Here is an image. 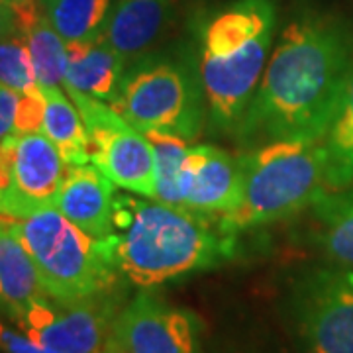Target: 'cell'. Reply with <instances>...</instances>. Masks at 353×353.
I'll use <instances>...</instances> for the list:
<instances>
[{
    "mask_svg": "<svg viewBox=\"0 0 353 353\" xmlns=\"http://www.w3.org/2000/svg\"><path fill=\"white\" fill-rule=\"evenodd\" d=\"M352 63L347 26L330 14H299L281 32L236 136L322 141Z\"/></svg>",
    "mask_w": 353,
    "mask_h": 353,
    "instance_id": "obj_1",
    "label": "cell"
},
{
    "mask_svg": "<svg viewBox=\"0 0 353 353\" xmlns=\"http://www.w3.org/2000/svg\"><path fill=\"white\" fill-rule=\"evenodd\" d=\"M118 277L153 289L232 261L236 236L212 228L206 218L143 201L124 192L114 202V232L106 238Z\"/></svg>",
    "mask_w": 353,
    "mask_h": 353,
    "instance_id": "obj_2",
    "label": "cell"
},
{
    "mask_svg": "<svg viewBox=\"0 0 353 353\" xmlns=\"http://www.w3.org/2000/svg\"><path fill=\"white\" fill-rule=\"evenodd\" d=\"M277 24L273 0H236L204 18L194 51L206 112L220 132H238L261 83Z\"/></svg>",
    "mask_w": 353,
    "mask_h": 353,
    "instance_id": "obj_3",
    "label": "cell"
},
{
    "mask_svg": "<svg viewBox=\"0 0 353 353\" xmlns=\"http://www.w3.org/2000/svg\"><path fill=\"white\" fill-rule=\"evenodd\" d=\"M240 204L218 220L228 236L267 226L312 206L328 189L320 141L281 139L241 155Z\"/></svg>",
    "mask_w": 353,
    "mask_h": 353,
    "instance_id": "obj_4",
    "label": "cell"
},
{
    "mask_svg": "<svg viewBox=\"0 0 353 353\" xmlns=\"http://www.w3.org/2000/svg\"><path fill=\"white\" fill-rule=\"evenodd\" d=\"M8 224L34 259L46 294L81 301L114 289V269L106 238H92L55 206Z\"/></svg>",
    "mask_w": 353,
    "mask_h": 353,
    "instance_id": "obj_5",
    "label": "cell"
},
{
    "mask_svg": "<svg viewBox=\"0 0 353 353\" xmlns=\"http://www.w3.org/2000/svg\"><path fill=\"white\" fill-rule=\"evenodd\" d=\"M141 134L161 132L194 139L206 114L194 53L139 55L128 67L118 99L110 104Z\"/></svg>",
    "mask_w": 353,
    "mask_h": 353,
    "instance_id": "obj_6",
    "label": "cell"
},
{
    "mask_svg": "<svg viewBox=\"0 0 353 353\" xmlns=\"http://www.w3.org/2000/svg\"><path fill=\"white\" fill-rule=\"evenodd\" d=\"M81 114L90 138V163L116 187L155 196L153 148L145 134L128 124L110 104L79 92H67Z\"/></svg>",
    "mask_w": 353,
    "mask_h": 353,
    "instance_id": "obj_7",
    "label": "cell"
},
{
    "mask_svg": "<svg viewBox=\"0 0 353 353\" xmlns=\"http://www.w3.org/2000/svg\"><path fill=\"white\" fill-rule=\"evenodd\" d=\"M292 316L306 353H353V269L306 271L292 289Z\"/></svg>",
    "mask_w": 353,
    "mask_h": 353,
    "instance_id": "obj_8",
    "label": "cell"
},
{
    "mask_svg": "<svg viewBox=\"0 0 353 353\" xmlns=\"http://www.w3.org/2000/svg\"><path fill=\"white\" fill-rule=\"evenodd\" d=\"M112 290L81 301L43 294L18 320L26 336L57 353H97L112 334L118 316Z\"/></svg>",
    "mask_w": 353,
    "mask_h": 353,
    "instance_id": "obj_9",
    "label": "cell"
},
{
    "mask_svg": "<svg viewBox=\"0 0 353 353\" xmlns=\"http://www.w3.org/2000/svg\"><path fill=\"white\" fill-rule=\"evenodd\" d=\"M201 320L148 289L118 312L110 340L122 353H204Z\"/></svg>",
    "mask_w": 353,
    "mask_h": 353,
    "instance_id": "obj_10",
    "label": "cell"
},
{
    "mask_svg": "<svg viewBox=\"0 0 353 353\" xmlns=\"http://www.w3.org/2000/svg\"><path fill=\"white\" fill-rule=\"evenodd\" d=\"M63 179V157L43 132L18 134L10 187L0 201V218H26L55 206Z\"/></svg>",
    "mask_w": 353,
    "mask_h": 353,
    "instance_id": "obj_11",
    "label": "cell"
},
{
    "mask_svg": "<svg viewBox=\"0 0 353 353\" xmlns=\"http://www.w3.org/2000/svg\"><path fill=\"white\" fill-rule=\"evenodd\" d=\"M243 165L214 145L189 148L183 171V210L218 220L232 212L241 201Z\"/></svg>",
    "mask_w": 353,
    "mask_h": 353,
    "instance_id": "obj_12",
    "label": "cell"
},
{
    "mask_svg": "<svg viewBox=\"0 0 353 353\" xmlns=\"http://www.w3.org/2000/svg\"><path fill=\"white\" fill-rule=\"evenodd\" d=\"M116 194V185L94 165H73L65 173L55 208L92 238H108Z\"/></svg>",
    "mask_w": 353,
    "mask_h": 353,
    "instance_id": "obj_13",
    "label": "cell"
},
{
    "mask_svg": "<svg viewBox=\"0 0 353 353\" xmlns=\"http://www.w3.org/2000/svg\"><path fill=\"white\" fill-rule=\"evenodd\" d=\"M65 92H79L94 101L112 104L126 73V57L104 39L67 43Z\"/></svg>",
    "mask_w": 353,
    "mask_h": 353,
    "instance_id": "obj_14",
    "label": "cell"
},
{
    "mask_svg": "<svg viewBox=\"0 0 353 353\" xmlns=\"http://www.w3.org/2000/svg\"><path fill=\"white\" fill-rule=\"evenodd\" d=\"M0 218V308L16 320L46 294L34 259L8 224Z\"/></svg>",
    "mask_w": 353,
    "mask_h": 353,
    "instance_id": "obj_15",
    "label": "cell"
},
{
    "mask_svg": "<svg viewBox=\"0 0 353 353\" xmlns=\"http://www.w3.org/2000/svg\"><path fill=\"white\" fill-rule=\"evenodd\" d=\"M169 0H114L104 39L126 59L139 57L159 36Z\"/></svg>",
    "mask_w": 353,
    "mask_h": 353,
    "instance_id": "obj_16",
    "label": "cell"
},
{
    "mask_svg": "<svg viewBox=\"0 0 353 353\" xmlns=\"http://www.w3.org/2000/svg\"><path fill=\"white\" fill-rule=\"evenodd\" d=\"M316 241L332 263L353 269V189L326 190L312 204Z\"/></svg>",
    "mask_w": 353,
    "mask_h": 353,
    "instance_id": "obj_17",
    "label": "cell"
},
{
    "mask_svg": "<svg viewBox=\"0 0 353 353\" xmlns=\"http://www.w3.org/2000/svg\"><path fill=\"white\" fill-rule=\"evenodd\" d=\"M46 97L43 134L55 143L65 165L90 163V138L87 126L69 97L59 87H39Z\"/></svg>",
    "mask_w": 353,
    "mask_h": 353,
    "instance_id": "obj_18",
    "label": "cell"
},
{
    "mask_svg": "<svg viewBox=\"0 0 353 353\" xmlns=\"http://www.w3.org/2000/svg\"><path fill=\"white\" fill-rule=\"evenodd\" d=\"M326 157V183L328 189H347L353 185V63L340 102L332 118L326 136L322 138Z\"/></svg>",
    "mask_w": 353,
    "mask_h": 353,
    "instance_id": "obj_19",
    "label": "cell"
},
{
    "mask_svg": "<svg viewBox=\"0 0 353 353\" xmlns=\"http://www.w3.org/2000/svg\"><path fill=\"white\" fill-rule=\"evenodd\" d=\"M110 10L112 0H51L43 6L51 26L67 43L102 38Z\"/></svg>",
    "mask_w": 353,
    "mask_h": 353,
    "instance_id": "obj_20",
    "label": "cell"
},
{
    "mask_svg": "<svg viewBox=\"0 0 353 353\" xmlns=\"http://www.w3.org/2000/svg\"><path fill=\"white\" fill-rule=\"evenodd\" d=\"M153 148V171H155V196L173 208H183V171L189 153L187 139L161 132L145 134Z\"/></svg>",
    "mask_w": 353,
    "mask_h": 353,
    "instance_id": "obj_21",
    "label": "cell"
},
{
    "mask_svg": "<svg viewBox=\"0 0 353 353\" xmlns=\"http://www.w3.org/2000/svg\"><path fill=\"white\" fill-rule=\"evenodd\" d=\"M38 87H59L67 71V41L51 26L46 12L24 32Z\"/></svg>",
    "mask_w": 353,
    "mask_h": 353,
    "instance_id": "obj_22",
    "label": "cell"
},
{
    "mask_svg": "<svg viewBox=\"0 0 353 353\" xmlns=\"http://www.w3.org/2000/svg\"><path fill=\"white\" fill-rule=\"evenodd\" d=\"M0 85L12 88L20 94L38 88L28 41L20 32L0 39Z\"/></svg>",
    "mask_w": 353,
    "mask_h": 353,
    "instance_id": "obj_23",
    "label": "cell"
},
{
    "mask_svg": "<svg viewBox=\"0 0 353 353\" xmlns=\"http://www.w3.org/2000/svg\"><path fill=\"white\" fill-rule=\"evenodd\" d=\"M46 116V97L41 88H34L32 92L20 94L18 114H16V134L38 132L43 126Z\"/></svg>",
    "mask_w": 353,
    "mask_h": 353,
    "instance_id": "obj_24",
    "label": "cell"
},
{
    "mask_svg": "<svg viewBox=\"0 0 353 353\" xmlns=\"http://www.w3.org/2000/svg\"><path fill=\"white\" fill-rule=\"evenodd\" d=\"M20 104V92L0 85V143L16 134V114Z\"/></svg>",
    "mask_w": 353,
    "mask_h": 353,
    "instance_id": "obj_25",
    "label": "cell"
},
{
    "mask_svg": "<svg viewBox=\"0 0 353 353\" xmlns=\"http://www.w3.org/2000/svg\"><path fill=\"white\" fill-rule=\"evenodd\" d=\"M0 350L4 353H57L39 345L26 334H18L0 322Z\"/></svg>",
    "mask_w": 353,
    "mask_h": 353,
    "instance_id": "obj_26",
    "label": "cell"
},
{
    "mask_svg": "<svg viewBox=\"0 0 353 353\" xmlns=\"http://www.w3.org/2000/svg\"><path fill=\"white\" fill-rule=\"evenodd\" d=\"M14 2L16 0H0V39L8 38L18 32Z\"/></svg>",
    "mask_w": 353,
    "mask_h": 353,
    "instance_id": "obj_27",
    "label": "cell"
},
{
    "mask_svg": "<svg viewBox=\"0 0 353 353\" xmlns=\"http://www.w3.org/2000/svg\"><path fill=\"white\" fill-rule=\"evenodd\" d=\"M97 353H122V352H120V350H118V345H116V343H114V341L108 338V340H106V343H104V345H102L101 350H99Z\"/></svg>",
    "mask_w": 353,
    "mask_h": 353,
    "instance_id": "obj_28",
    "label": "cell"
},
{
    "mask_svg": "<svg viewBox=\"0 0 353 353\" xmlns=\"http://www.w3.org/2000/svg\"><path fill=\"white\" fill-rule=\"evenodd\" d=\"M50 2H51V0H39V4H41V6H48Z\"/></svg>",
    "mask_w": 353,
    "mask_h": 353,
    "instance_id": "obj_29",
    "label": "cell"
}]
</instances>
